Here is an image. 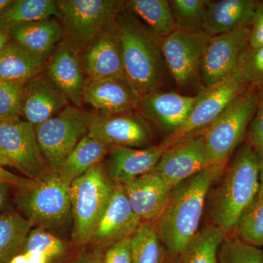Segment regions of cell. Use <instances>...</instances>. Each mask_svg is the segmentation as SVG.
I'll list each match as a JSON object with an SVG mask.
<instances>
[{
  "label": "cell",
  "instance_id": "cell-48",
  "mask_svg": "<svg viewBox=\"0 0 263 263\" xmlns=\"http://www.w3.org/2000/svg\"><path fill=\"white\" fill-rule=\"evenodd\" d=\"M12 0H0V15L3 13L5 8L11 3Z\"/></svg>",
  "mask_w": 263,
  "mask_h": 263
},
{
  "label": "cell",
  "instance_id": "cell-32",
  "mask_svg": "<svg viewBox=\"0 0 263 263\" xmlns=\"http://www.w3.org/2000/svg\"><path fill=\"white\" fill-rule=\"evenodd\" d=\"M236 238L247 245L263 247V197L257 194L234 227Z\"/></svg>",
  "mask_w": 263,
  "mask_h": 263
},
{
  "label": "cell",
  "instance_id": "cell-46",
  "mask_svg": "<svg viewBox=\"0 0 263 263\" xmlns=\"http://www.w3.org/2000/svg\"><path fill=\"white\" fill-rule=\"evenodd\" d=\"M5 166H9V167H15L14 164L10 160L8 156L3 149L1 146H0V167H5Z\"/></svg>",
  "mask_w": 263,
  "mask_h": 263
},
{
  "label": "cell",
  "instance_id": "cell-9",
  "mask_svg": "<svg viewBox=\"0 0 263 263\" xmlns=\"http://www.w3.org/2000/svg\"><path fill=\"white\" fill-rule=\"evenodd\" d=\"M249 87L250 84L238 66L229 77L199 94L186 122L166 140L173 146L183 138L206 129L237 97Z\"/></svg>",
  "mask_w": 263,
  "mask_h": 263
},
{
  "label": "cell",
  "instance_id": "cell-49",
  "mask_svg": "<svg viewBox=\"0 0 263 263\" xmlns=\"http://www.w3.org/2000/svg\"><path fill=\"white\" fill-rule=\"evenodd\" d=\"M100 263H106V262H105V261L104 260V259H103V260L100 261Z\"/></svg>",
  "mask_w": 263,
  "mask_h": 263
},
{
  "label": "cell",
  "instance_id": "cell-21",
  "mask_svg": "<svg viewBox=\"0 0 263 263\" xmlns=\"http://www.w3.org/2000/svg\"><path fill=\"white\" fill-rule=\"evenodd\" d=\"M171 145L167 140L146 148L114 147L109 152L107 172L114 183H123L149 173Z\"/></svg>",
  "mask_w": 263,
  "mask_h": 263
},
{
  "label": "cell",
  "instance_id": "cell-19",
  "mask_svg": "<svg viewBox=\"0 0 263 263\" xmlns=\"http://www.w3.org/2000/svg\"><path fill=\"white\" fill-rule=\"evenodd\" d=\"M199 98L160 90L143 95L138 108L142 117L173 133L184 124Z\"/></svg>",
  "mask_w": 263,
  "mask_h": 263
},
{
  "label": "cell",
  "instance_id": "cell-44",
  "mask_svg": "<svg viewBox=\"0 0 263 263\" xmlns=\"http://www.w3.org/2000/svg\"><path fill=\"white\" fill-rule=\"evenodd\" d=\"M259 155V195L263 197V151L258 152Z\"/></svg>",
  "mask_w": 263,
  "mask_h": 263
},
{
  "label": "cell",
  "instance_id": "cell-12",
  "mask_svg": "<svg viewBox=\"0 0 263 263\" xmlns=\"http://www.w3.org/2000/svg\"><path fill=\"white\" fill-rule=\"evenodd\" d=\"M209 38L202 30L178 29L162 39L164 63L178 86H188L199 76L200 60Z\"/></svg>",
  "mask_w": 263,
  "mask_h": 263
},
{
  "label": "cell",
  "instance_id": "cell-7",
  "mask_svg": "<svg viewBox=\"0 0 263 263\" xmlns=\"http://www.w3.org/2000/svg\"><path fill=\"white\" fill-rule=\"evenodd\" d=\"M55 3L63 41L80 52L125 9V1L122 0H57Z\"/></svg>",
  "mask_w": 263,
  "mask_h": 263
},
{
  "label": "cell",
  "instance_id": "cell-4",
  "mask_svg": "<svg viewBox=\"0 0 263 263\" xmlns=\"http://www.w3.org/2000/svg\"><path fill=\"white\" fill-rule=\"evenodd\" d=\"M114 185L101 162L70 183L69 195L73 220L72 239L76 245H85L92 240Z\"/></svg>",
  "mask_w": 263,
  "mask_h": 263
},
{
  "label": "cell",
  "instance_id": "cell-43",
  "mask_svg": "<svg viewBox=\"0 0 263 263\" xmlns=\"http://www.w3.org/2000/svg\"><path fill=\"white\" fill-rule=\"evenodd\" d=\"M10 185L0 183V210L4 207L8 198Z\"/></svg>",
  "mask_w": 263,
  "mask_h": 263
},
{
  "label": "cell",
  "instance_id": "cell-31",
  "mask_svg": "<svg viewBox=\"0 0 263 263\" xmlns=\"http://www.w3.org/2000/svg\"><path fill=\"white\" fill-rule=\"evenodd\" d=\"M133 263H164L162 243L156 228L141 224L130 236Z\"/></svg>",
  "mask_w": 263,
  "mask_h": 263
},
{
  "label": "cell",
  "instance_id": "cell-5",
  "mask_svg": "<svg viewBox=\"0 0 263 263\" xmlns=\"http://www.w3.org/2000/svg\"><path fill=\"white\" fill-rule=\"evenodd\" d=\"M70 185L56 172L49 171L27 187L21 189L19 207L33 226L44 230L60 228L72 216Z\"/></svg>",
  "mask_w": 263,
  "mask_h": 263
},
{
  "label": "cell",
  "instance_id": "cell-30",
  "mask_svg": "<svg viewBox=\"0 0 263 263\" xmlns=\"http://www.w3.org/2000/svg\"><path fill=\"white\" fill-rule=\"evenodd\" d=\"M226 234L215 224L198 232L180 256L179 263H219L218 253Z\"/></svg>",
  "mask_w": 263,
  "mask_h": 263
},
{
  "label": "cell",
  "instance_id": "cell-37",
  "mask_svg": "<svg viewBox=\"0 0 263 263\" xmlns=\"http://www.w3.org/2000/svg\"><path fill=\"white\" fill-rule=\"evenodd\" d=\"M23 86L6 81L0 83V118L22 116Z\"/></svg>",
  "mask_w": 263,
  "mask_h": 263
},
{
  "label": "cell",
  "instance_id": "cell-45",
  "mask_svg": "<svg viewBox=\"0 0 263 263\" xmlns=\"http://www.w3.org/2000/svg\"><path fill=\"white\" fill-rule=\"evenodd\" d=\"M10 42V32L0 27V51H1Z\"/></svg>",
  "mask_w": 263,
  "mask_h": 263
},
{
  "label": "cell",
  "instance_id": "cell-42",
  "mask_svg": "<svg viewBox=\"0 0 263 263\" xmlns=\"http://www.w3.org/2000/svg\"><path fill=\"white\" fill-rule=\"evenodd\" d=\"M51 259L46 256L33 252H19L8 263H49Z\"/></svg>",
  "mask_w": 263,
  "mask_h": 263
},
{
  "label": "cell",
  "instance_id": "cell-33",
  "mask_svg": "<svg viewBox=\"0 0 263 263\" xmlns=\"http://www.w3.org/2000/svg\"><path fill=\"white\" fill-rule=\"evenodd\" d=\"M208 0H171V11L177 28L182 30H202Z\"/></svg>",
  "mask_w": 263,
  "mask_h": 263
},
{
  "label": "cell",
  "instance_id": "cell-13",
  "mask_svg": "<svg viewBox=\"0 0 263 263\" xmlns=\"http://www.w3.org/2000/svg\"><path fill=\"white\" fill-rule=\"evenodd\" d=\"M88 81L125 77L120 31L117 21L108 22L81 51Z\"/></svg>",
  "mask_w": 263,
  "mask_h": 263
},
{
  "label": "cell",
  "instance_id": "cell-25",
  "mask_svg": "<svg viewBox=\"0 0 263 263\" xmlns=\"http://www.w3.org/2000/svg\"><path fill=\"white\" fill-rule=\"evenodd\" d=\"M47 60L10 42L0 51V79L24 84L46 70Z\"/></svg>",
  "mask_w": 263,
  "mask_h": 263
},
{
  "label": "cell",
  "instance_id": "cell-41",
  "mask_svg": "<svg viewBox=\"0 0 263 263\" xmlns=\"http://www.w3.org/2000/svg\"><path fill=\"white\" fill-rule=\"evenodd\" d=\"M34 180L26 179V178L13 174L3 167H0V183H5L10 186H17L19 189L27 187L32 183Z\"/></svg>",
  "mask_w": 263,
  "mask_h": 263
},
{
  "label": "cell",
  "instance_id": "cell-18",
  "mask_svg": "<svg viewBox=\"0 0 263 263\" xmlns=\"http://www.w3.org/2000/svg\"><path fill=\"white\" fill-rule=\"evenodd\" d=\"M141 98L127 78L113 77L88 81L83 102L98 114L108 115L134 111L139 106Z\"/></svg>",
  "mask_w": 263,
  "mask_h": 263
},
{
  "label": "cell",
  "instance_id": "cell-39",
  "mask_svg": "<svg viewBox=\"0 0 263 263\" xmlns=\"http://www.w3.org/2000/svg\"><path fill=\"white\" fill-rule=\"evenodd\" d=\"M130 236L124 237L110 246L105 254L106 263H133Z\"/></svg>",
  "mask_w": 263,
  "mask_h": 263
},
{
  "label": "cell",
  "instance_id": "cell-23",
  "mask_svg": "<svg viewBox=\"0 0 263 263\" xmlns=\"http://www.w3.org/2000/svg\"><path fill=\"white\" fill-rule=\"evenodd\" d=\"M254 0H208L202 30L209 37L250 28L257 8Z\"/></svg>",
  "mask_w": 263,
  "mask_h": 263
},
{
  "label": "cell",
  "instance_id": "cell-26",
  "mask_svg": "<svg viewBox=\"0 0 263 263\" xmlns=\"http://www.w3.org/2000/svg\"><path fill=\"white\" fill-rule=\"evenodd\" d=\"M111 148L87 135L78 143L60 166L52 171L56 172L62 179L70 184L95 164L101 162Z\"/></svg>",
  "mask_w": 263,
  "mask_h": 263
},
{
  "label": "cell",
  "instance_id": "cell-10",
  "mask_svg": "<svg viewBox=\"0 0 263 263\" xmlns=\"http://www.w3.org/2000/svg\"><path fill=\"white\" fill-rule=\"evenodd\" d=\"M0 146L15 168L29 179H39L50 171L38 146L34 126L20 117L0 118Z\"/></svg>",
  "mask_w": 263,
  "mask_h": 263
},
{
  "label": "cell",
  "instance_id": "cell-16",
  "mask_svg": "<svg viewBox=\"0 0 263 263\" xmlns=\"http://www.w3.org/2000/svg\"><path fill=\"white\" fill-rule=\"evenodd\" d=\"M46 72L69 102L74 106L81 108L88 83L81 62V52L62 41L47 60Z\"/></svg>",
  "mask_w": 263,
  "mask_h": 263
},
{
  "label": "cell",
  "instance_id": "cell-8",
  "mask_svg": "<svg viewBox=\"0 0 263 263\" xmlns=\"http://www.w3.org/2000/svg\"><path fill=\"white\" fill-rule=\"evenodd\" d=\"M92 114L74 105L34 127L38 146L48 169L54 171L87 136Z\"/></svg>",
  "mask_w": 263,
  "mask_h": 263
},
{
  "label": "cell",
  "instance_id": "cell-14",
  "mask_svg": "<svg viewBox=\"0 0 263 263\" xmlns=\"http://www.w3.org/2000/svg\"><path fill=\"white\" fill-rule=\"evenodd\" d=\"M210 165L203 134H195L170 147L152 171L173 189Z\"/></svg>",
  "mask_w": 263,
  "mask_h": 263
},
{
  "label": "cell",
  "instance_id": "cell-6",
  "mask_svg": "<svg viewBox=\"0 0 263 263\" xmlns=\"http://www.w3.org/2000/svg\"><path fill=\"white\" fill-rule=\"evenodd\" d=\"M258 89L249 87L232 102L203 134L211 165L227 163L257 110Z\"/></svg>",
  "mask_w": 263,
  "mask_h": 263
},
{
  "label": "cell",
  "instance_id": "cell-29",
  "mask_svg": "<svg viewBox=\"0 0 263 263\" xmlns=\"http://www.w3.org/2000/svg\"><path fill=\"white\" fill-rule=\"evenodd\" d=\"M33 224L18 213L0 214V263H8L21 252Z\"/></svg>",
  "mask_w": 263,
  "mask_h": 263
},
{
  "label": "cell",
  "instance_id": "cell-38",
  "mask_svg": "<svg viewBox=\"0 0 263 263\" xmlns=\"http://www.w3.org/2000/svg\"><path fill=\"white\" fill-rule=\"evenodd\" d=\"M249 145L257 151H263V90L261 92L257 110L249 123Z\"/></svg>",
  "mask_w": 263,
  "mask_h": 263
},
{
  "label": "cell",
  "instance_id": "cell-24",
  "mask_svg": "<svg viewBox=\"0 0 263 263\" xmlns=\"http://www.w3.org/2000/svg\"><path fill=\"white\" fill-rule=\"evenodd\" d=\"M10 34L11 42L46 60L64 40L63 29L57 18L22 24L12 29Z\"/></svg>",
  "mask_w": 263,
  "mask_h": 263
},
{
  "label": "cell",
  "instance_id": "cell-22",
  "mask_svg": "<svg viewBox=\"0 0 263 263\" xmlns=\"http://www.w3.org/2000/svg\"><path fill=\"white\" fill-rule=\"evenodd\" d=\"M141 221L132 209L124 186L122 183H115L91 242L106 243L117 241L133 234Z\"/></svg>",
  "mask_w": 263,
  "mask_h": 263
},
{
  "label": "cell",
  "instance_id": "cell-11",
  "mask_svg": "<svg viewBox=\"0 0 263 263\" xmlns=\"http://www.w3.org/2000/svg\"><path fill=\"white\" fill-rule=\"evenodd\" d=\"M250 28L238 29L209 38L200 60L199 76L204 89L229 77L248 47Z\"/></svg>",
  "mask_w": 263,
  "mask_h": 263
},
{
  "label": "cell",
  "instance_id": "cell-40",
  "mask_svg": "<svg viewBox=\"0 0 263 263\" xmlns=\"http://www.w3.org/2000/svg\"><path fill=\"white\" fill-rule=\"evenodd\" d=\"M261 46H263V1H258L250 27L248 47L256 48Z\"/></svg>",
  "mask_w": 263,
  "mask_h": 263
},
{
  "label": "cell",
  "instance_id": "cell-17",
  "mask_svg": "<svg viewBox=\"0 0 263 263\" xmlns=\"http://www.w3.org/2000/svg\"><path fill=\"white\" fill-rule=\"evenodd\" d=\"M68 105L69 100L46 70L24 84L22 116L34 127L55 117Z\"/></svg>",
  "mask_w": 263,
  "mask_h": 263
},
{
  "label": "cell",
  "instance_id": "cell-28",
  "mask_svg": "<svg viewBox=\"0 0 263 263\" xmlns=\"http://www.w3.org/2000/svg\"><path fill=\"white\" fill-rule=\"evenodd\" d=\"M58 15L53 0H12L0 15V27L10 32L22 24Z\"/></svg>",
  "mask_w": 263,
  "mask_h": 263
},
{
  "label": "cell",
  "instance_id": "cell-27",
  "mask_svg": "<svg viewBox=\"0 0 263 263\" xmlns=\"http://www.w3.org/2000/svg\"><path fill=\"white\" fill-rule=\"evenodd\" d=\"M125 9L141 19L161 39L178 29L167 0H127Z\"/></svg>",
  "mask_w": 263,
  "mask_h": 263
},
{
  "label": "cell",
  "instance_id": "cell-34",
  "mask_svg": "<svg viewBox=\"0 0 263 263\" xmlns=\"http://www.w3.org/2000/svg\"><path fill=\"white\" fill-rule=\"evenodd\" d=\"M218 260L219 263H263V252L236 237H226L219 247Z\"/></svg>",
  "mask_w": 263,
  "mask_h": 263
},
{
  "label": "cell",
  "instance_id": "cell-36",
  "mask_svg": "<svg viewBox=\"0 0 263 263\" xmlns=\"http://www.w3.org/2000/svg\"><path fill=\"white\" fill-rule=\"evenodd\" d=\"M238 67L251 86L263 90V46L247 47L240 56Z\"/></svg>",
  "mask_w": 263,
  "mask_h": 263
},
{
  "label": "cell",
  "instance_id": "cell-2",
  "mask_svg": "<svg viewBox=\"0 0 263 263\" xmlns=\"http://www.w3.org/2000/svg\"><path fill=\"white\" fill-rule=\"evenodd\" d=\"M116 21L122 40L125 77L141 97L160 90L166 67L162 39L127 10L121 12Z\"/></svg>",
  "mask_w": 263,
  "mask_h": 263
},
{
  "label": "cell",
  "instance_id": "cell-35",
  "mask_svg": "<svg viewBox=\"0 0 263 263\" xmlns=\"http://www.w3.org/2000/svg\"><path fill=\"white\" fill-rule=\"evenodd\" d=\"M22 252H37L52 259L65 253L66 245L63 240L46 230L37 228L31 230Z\"/></svg>",
  "mask_w": 263,
  "mask_h": 263
},
{
  "label": "cell",
  "instance_id": "cell-1",
  "mask_svg": "<svg viewBox=\"0 0 263 263\" xmlns=\"http://www.w3.org/2000/svg\"><path fill=\"white\" fill-rule=\"evenodd\" d=\"M227 168V163L212 164L173 188L156 230L170 254L180 257L198 233L211 186Z\"/></svg>",
  "mask_w": 263,
  "mask_h": 263
},
{
  "label": "cell",
  "instance_id": "cell-3",
  "mask_svg": "<svg viewBox=\"0 0 263 263\" xmlns=\"http://www.w3.org/2000/svg\"><path fill=\"white\" fill-rule=\"evenodd\" d=\"M259 171L258 152L247 144L224 171L213 203L212 215L214 224L226 233L234 229L240 214L258 194Z\"/></svg>",
  "mask_w": 263,
  "mask_h": 263
},
{
  "label": "cell",
  "instance_id": "cell-15",
  "mask_svg": "<svg viewBox=\"0 0 263 263\" xmlns=\"http://www.w3.org/2000/svg\"><path fill=\"white\" fill-rule=\"evenodd\" d=\"M88 136L111 148H141L152 139V133L144 118L134 111L108 115L93 114Z\"/></svg>",
  "mask_w": 263,
  "mask_h": 263
},
{
  "label": "cell",
  "instance_id": "cell-50",
  "mask_svg": "<svg viewBox=\"0 0 263 263\" xmlns=\"http://www.w3.org/2000/svg\"><path fill=\"white\" fill-rule=\"evenodd\" d=\"M2 81H2L1 79H0V83H1Z\"/></svg>",
  "mask_w": 263,
  "mask_h": 263
},
{
  "label": "cell",
  "instance_id": "cell-47",
  "mask_svg": "<svg viewBox=\"0 0 263 263\" xmlns=\"http://www.w3.org/2000/svg\"><path fill=\"white\" fill-rule=\"evenodd\" d=\"M100 256L95 254H87L81 257L73 263H100Z\"/></svg>",
  "mask_w": 263,
  "mask_h": 263
},
{
  "label": "cell",
  "instance_id": "cell-20",
  "mask_svg": "<svg viewBox=\"0 0 263 263\" xmlns=\"http://www.w3.org/2000/svg\"><path fill=\"white\" fill-rule=\"evenodd\" d=\"M122 184L133 212L141 221L158 219L173 190L153 171Z\"/></svg>",
  "mask_w": 263,
  "mask_h": 263
}]
</instances>
